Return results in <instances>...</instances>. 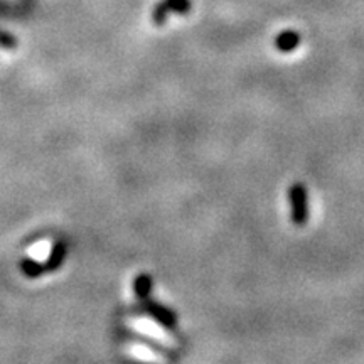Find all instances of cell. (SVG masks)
I'll return each instance as SVG.
<instances>
[{
	"label": "cell",
	"mask_w": 364,
	"mask_h": 364,
	"mask_svg": "<svg viewBox=\"0 0 364 364\" xmlns=\"http://www.w3.org/2000/svg\"><path fill=\"white\" fill-rule=\"evenodd\" d=\"M290 218L297 226H304L309 220V198L307 188L302 182H294L289 189Z\"/></svg>",
	"instance_id": "3957f363"
},
{
	"label": "cell",
	"mask_w": 364,
	"mask_h": 364,
	"mask_svg": "<svg viewBox=\"0 0 364 364\" xmlns=\"http://www.w3.org/2000/svg\"><path fill=\"white\" fill-rule=\"evenodd\" d=\"M189 11H191V0H162V2H159L156 9H154L152 19L157 26H161L167 21V17H169L171 12L184 16V14H188Z\"/></svg>",
	"instance_id": "277c9868"
},
{
	"label": "cell",
	"mask_w": 364,
	"mask_h": 364,
	"mask_svg": "<svg viewBox=\"0 0 364 364\" xmlns=\"http://www.w3.org/2000/svg\"><path fill=\"white\" fill-rule=\"evenodd\" d=\"M127 326L130 327V329H134L135 332H139V334L142 336H147V338H152L154 341H157V343H161L162 346H167L169 344V327L166 324H161V321H157V318L154 317H149V316H136V317H130L129 321H127Z\"/></svg>",
	"instance_id": "7a4b0ae2"
},
{
	"label": "cell",
	"mask_w": 364,
	"mask_h": 364,
	"mask_svg": "<svg viewBox=\"0 0 364 364\" xmlns=\"http://www.w3.org/2000/svg\"><path fill=\"white\" fill-rule=\"evenodd\" d=\"M129 354L136 359H142V361H149V359H159L150 353L149 348H145L142 344H130L129 346Z\"/></svg>",
	"instance_id": "8992f818"
},
{
	"label": "cell",
	"mask_w": 364,
	"mask_h": 364,
	"mask_svg": "<svg viewBox=\"0 0 364 364\" xmlns=\"http://www.w3.org/2000/svg\"><path fill=\"white\" fill-rule=\"evenodd\" d=\"M300 46V34L295 31H284L277 36L275 39V48L280 53H292Z\"/></svg>",
	"instance_id": "5b68a950"
},
{
	"label": "cell",
	"mask_w": 364,
	"mask_h": 364,
	"mask_svg": "<svg viewBox=\"0 0 364 364\" xmlns=\"http://www.w3.org/2000/svg\"><path fill=\"white\" fill-rule=\"evenodd\" d=\"M53 257H56V245L53 240H38L34 245H31L26 250V262L22 268L27 275H36L39 273V268L53 262Z\"/></svg>",
	"instance_id": "6da1fadb"
}]
</instances>
